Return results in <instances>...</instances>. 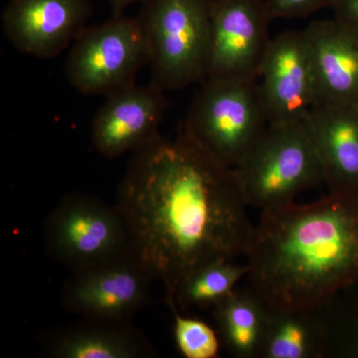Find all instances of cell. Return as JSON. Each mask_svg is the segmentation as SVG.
<instances>
[{
  "label": "cell",
  "mask_w": 358,
  "mask_h": 358,
  "mask_svg": "<svg viewBox=\"0 0 358 358\" xmlns=\"http://www.w3.org/2000/svg\"><path fill=\"white\" fill-rule=\"evenodd\" d=\"M117 206L131 255L162 282L171 312L181 282L205 265L246 255L255 228L234 169L180 128L134 152Z\"/></svg>",
  "instance_id": "cell-1"
},
{
  "label": "cell",
  "mask_w": 358,
  "mask_h": 358,
  "mask_svg": "<svg viewBox=\"0 0 358 358\" xmlns=\"http://www.w3.org/2000/svg\"><path fill=\"white\" fill-rule=\"evenodd\" d=\"M44 242L49 256L73 273L133 256L119 207L87 193L63 197L45 221Z\"/></svg>",
  "instance_id": "cell-6"
},
{
  "label": "cell",
  "mask_w": 358,
  "mask_h": 358,
  "mask_svg": "<svg viewBox=\"0 0 358 358\" xmlns=\"http://www.w3.org/2000/svg\"><path fill=\"white\" fill-rule=\"evenodd\" d=\"M154 278L133 256L73 273L61 292L68 313L83 319L131 322L150 301Z\"/></svg>",
  "instance_id": "cell-9"
},
{
  "label": "cell",
  "mask_w": 358,
  "mask_h": 358,
  "mask_svg": "<svg viewBox=\"0 0 358 358\" xmlns=\"http://www.w3.org/2000/svg\"><path fill=\"white\" fill-rule=\"evenodd\" d=\"M234 171L247 204L261 212L294 203L300 193L324 185L305 121L268 124Z\"/></svg>",
  "instance_id": "cell-4"
},
{
  "label": "cell",
  "mask_w": 358,
  "mask_h": 358,
  "mask_svg": "<svg viewBox=\"0 0 358 358\" xmlns=\"http://www.w3.org/2000/svg\"><path fill=\"white\" fill-rule=\"evenodd\" d=\"M173 334L179 352L186 358H215L220 350V338L208 324L173 312Z\"/></svg>",
  "instance_id": "cell-19"
},
{
  "label": "cell",
  "mask_w": 358,
  "mask_h": 358,
  "mask_svg": "<svg viewBox=\"0 0 358 358\" xmlns=\"http://www.w3.org/2000/svg\"><path fill=\"white\" fill-rule=\"evenodd\" d=\"M315 79V105H358V34L336 20L303 29Z\"/></svg>",
  "instance_id": "cell-13"
},
{
  "label": "cell",
  "mask_w": 358,
  "mask_h": 358,
  "mask_svg": "<svg viewBox=\"0 0 358 358\" xmlns=\"http://www.w3.org/2000/svg\"><path fill=\"white\" fill-rule=\"evenodd\" d=\"M334 20L358 34V0H336Z\"/></svg>",
  "instance_id": "cell-22"
},
{
  "label": "cell",
  "mask_w": 358,
  "mask_h": 358,
  "mask_svg": "<svg viewBox=\"0 0 358 358\" xmlns=\"http://www.w3.org/2000/svg\"><path fill=\"white\" fill-rule=\"evenodd\" d=\"M272 20L303 18L331 7L336 0H265Z\"/></svg>",
  "instance_id": "cell-20"
},
{
  "label": "cell",
  "mask_w": 358,
  "mask_h": 358,
  "mask_svg": "<svg viewBox=\"0 0 358 358\" xmlns=\"http://www.w3.org/2000/svg\"><path fill=\"white\" fill-rule=\"evenodd\" d=\"M268 126L258 81L208 79L195 94L180 129L234 169Z\"/></svg>",
  "instance_id": "cell-5"
},
{
  "label": "cell",
  "mask_w": 358,
  "mask_h": 358,
  "mask_svg": "<svg viewBox=\"0 0 358 358\" xmlns=\"http://www.w3.org/2000/svg\"><path fill=\"white\" fill-rule=\"evenodd\" d=\"M245 256L271 312L320 310L358 285V192L261 212Z\"/></svg>",
  "instance_id": "cell-2"
},
{
  "label": "cell",
  "mask_w": 358,
  "mask_h": 358,
  "mask_svg": "<svg viewBox=\"0 0 358 358\" xmlns=\"http://www.w3.org/2000/svg\"><path fill=\"white\" fill-rule=\"evenodd\" d=\"M166 108L164 91L152 83L108 96L92 124L94 148L109 159L138 152L162 136Z\"/></svg>",
  "instance_id": "cell-12"
},
{
  "label": "cell",
  "mask_w": 358,
  "mask_h": 358,
  "mask_svg": "<svg viewBox=\"0 0 358 358\" xmlns=\"http://www.w3.org/2000/svg\"><path fill=\"white\" fill-rule=\"evenodd\" d=\"M113 8L114 14H122V11L131 6V4L136 3V2H141L143 3L145 0H107Z\"/></svg>",
  "instance_id": "cell-23"
},
{
  "label": "cell",
  "mask_w": 358,
  "mask_h": 358,
  "mask_svg": "<svg viewBox=\"0 0 358 358\" xmlns=\"http://www.w3.org/2000/svg\"><path fill=\"white\" fill-rule=\"evenodd\" d=\"M303 121L329 192H358V105L315 106Z\"/></svg>",
  "instance_id": "cell-14"
},
{
  "label": "cell",
  "mask_w": 358,
  "mask_h": 358,
  "mask_svg": "<svg viewBox=\"0 0 358 358\" xmlns=\"http://www.w3.org/2000/svg\"><path fill=\"white\" fill-rule=\"evenodd\" d=\"M213 0H145L138 20L150 83L162 91L202 84L208 76Z\"/></svg>",
  "instance_id": "cell-3"
},
{
  "label": "cell",
  "mask_w": 358,
  "mask_h": 358,
  "mask_svg": "<svg viewBox=\"0 0 358 358\" xmlns=\"http://www.w3.org/2000/svg\"><path fill=\"white\" fill-rule=\"evenodd\" d=\"M338 338L331 341V348L338 345L336 352L341 357L358 358V294L357 299L350 301L345 313Z\"/></svg>",
  "instance_id": "cell-21"
},
{
  "label": "cell",
  "mask_w": 358,
  "mask_h": 358,
  "mask_svg": "<svg viewBox=\"0 0 358 358\" xmlns=\"http://www.w3.org/2000/svg\"><path fill=\"white\" fill-rule=\"evenodd\" d=\"M317 310L271 312L258 357L319 358L329 352V327Z\"/></svg>",
  "instance_id": "cell-17"
},
{
  "label": "cell",
  "mask_w": 358,
  "mask_h": 358,
  "mask_svg": "<svg viewBox=\"0 0 358 358\" xmlns=\"http://www.w3.org/2000/svg\"><path fill=\"white\" fill-rule=\"evenodd\" d=\"M271 310L251 288H236L213 308L217 333L231 355L258 357Z\"/></svg>",
  "instance_id": "cell-16"
},
{
  "label": "cell",
  "mask_w": 358,
  "mask_h": 358,
  "mask_svg": "<svg viewBox=\"0 0 358 358\" xmlns=\"http://www.w3.org/2000/svg\"><path fill=\"white\" fill-rule=\"evenodd\" d=\"M258 85L268 124L305 120L315 107V88L303 30H289L272 39Z\"/></svg>",
  "instance_id": "cell-10"
},
{
  "label": "cell",
  "mask_w": 358,
  "mask_h": 358,
  "mask_svg": "<svg viewBox=\"0 0 358 358\" xmlns=\"http://www.w3.org/2000/svg\"><path fill=\"white\" fill-rule=\"evenodd\" d=\"M42 352L53 358H141L155 355L131 322L87 319L52 331L43 339Z\"/></svg>",
  "instance_id": "cell-15"
},
{
  "label": "cell",
  "mask_w": 358,
  "mask_h": 358,
  "mask_svg": "<svg viewBox=\"0 0 358 358\" xmlns=\"http://www.w3.org/2000/svg\"><path fill=\"white\" fill-rule=\"evenodd\" d=\"M91 0H11L2 26L21 53L40 59L55 57L87 28Z\"/></svg>",
  "instance_id": "cell-11"
},
{
  "label": "cell",
  "mask_w": 358,
  "mask_h": 358,
  "mask_svg": "<svg viewBox=\"0 0 358 358\" xmlns=\"http://www.w3.org/2000/svg\"><path fill=\"white\" fill-rule=\"evenodd\" d=\"M272 20L265 0H213L207 80L258 81Z\"/></svg>",
  "instance_id": "cell-8"
},
{
  "label": "cell",
  "mask_w": 358,
  "mask_h": 358,
  "mask_svg": "<svg viewBox=\"0 0 358 358\" xmlns=\"http://www.w3.org/2000/svg\"><path fill=\"white\" fill-rule=\"evenodd\" d=\"M248 272L247 264L233 261H217L199 268L178 287L174 298L176 310L213 308L237 288Z\"/></svg>",
  "instance_id": "cell-18"
},
{
  "label": "cell",
  "mask_w": 358,
  "mask_h": 358,
  "mask_svg": "<svg viewBox=\"0 0 358 358\" xmlns=\"http://www.w3.org/2000/svg\"><path fill=\"white\" fill-rule=\"evenodd\" d=\"M147 64V45L138 20L114 14L103 24L87 27L73 42L65 75L80 93L108 96L134 86Z\"/></svg>",
  "instance_id": "cell-7"
}]
</instances>
